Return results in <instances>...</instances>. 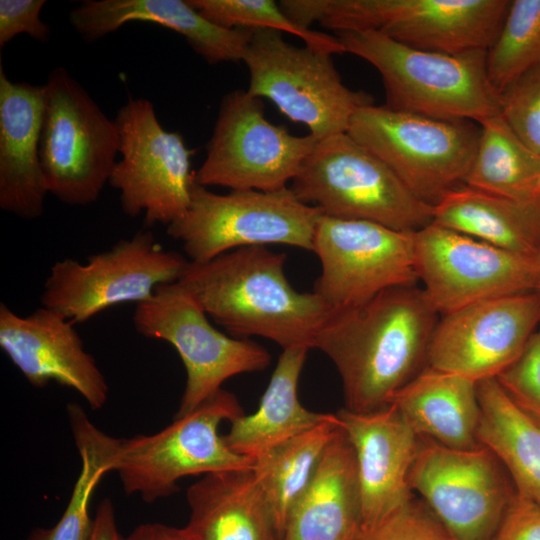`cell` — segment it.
<instances>
[{
    "mask_svg": "<svg viewBox=\"0 0 540 540\" xmlns=\"http://www.w3.org/2000/svg\"><path fill=\"white\" fill-rule=\"evenodd\" d=\"M439 318L416 285L393 287L362 305L331 310L313 348L335 365L345 408L368 413L388 406L427 366Z\"/></svg>",
    "mask_w": 540,
    "mask_h": 540,
    "instance_id": "obj_1",
    "label": "cell"
},
{
    "mask_svg": "<svg viewBox=\"0 0 540 540\" xmlns=\"http://www.w3.org/2000/svg\"><path fill=\"white\" fill-rule=\"evenodd\" d=\"M286 259L267 246L238 248L204 263L188 261L177 282L232 337L312 349L331 309L316 293L293 288Z\"/></svg>",
    "mask_w": 540,
    "mask_h": 540,
    "instance_id": "obj_2",
    "label": "cell"
},
{
    "mask_svg": "<svg viewBox=\"0 0 540 540\" xmlns=\"http://www.w3.org/2000/svg\"><path fill=\"white\" fill-rule=\"evenodd\" d=\"M345 52L379 72L388 108L478 125L500 114L486 67L487 50L442 53L416 49L374 30L337 32Z\"/></svg>",
    "mask_w": 540,
    "mask_h": 540,
    "instance_id": "obj_3",
    "label": "cell"
},
{
    "mask_svg": "<svg viewBox=\"0 0 540 540\" xmlns=\"http://www.w3.org/2000/svg\"><path fill=\"white\" fill-rule=\"evenodd\" d=\"M509 0H282L284 13L311 29L318 21L337 32L378 31L404 45L433 52L487 50Z\"/></svg>",
    "mask_w": 540,
    "mask_h": 540,
    "instance_id": "obj_4",
    "label": "cell"
},
{
    "mask_svg": "<svg viewBox=\"0 0 540 540\" xmlns=\"http://www.w3.org/2000/svg\"><path fill=\"white\" fill-rule=\"evenodd\" d=\"M290 189L322 215L415 232L433 222L418 199L376 155L347 133L318 140Z\"/></svg>",
    "mask_w": 540,
    "mask_h": 540,
    "instance_id": "obj_5",
    "label": "cell"
},
{
    "mask_svg": "<svg viewBox=\"0 0 540 540\" xmlns=\"http://www.w3.org/2000/svg\"><path fill=\"white\" fill-rule=\"evenodd\" d=\"M321 215L289 187L217 194L194 180L187 210L167 226V233L194 263L249 246L282 244L312 251Z\"/></svg>",
    "mask_w": 540,
    "mask_h": 540,
    "instance_id": "obj_6",
    "label": "cell"
},
{
    "mask_svg": "<svg viewBox=\"0 0 540 540\" xmlns=\"http://www.w3.org/2000/svg\"><path fill=\"white\" fill-rule=\"evenodd\" d=\"M381 159L420 200L434 206L464 185L480 126L365 105L346 132Z\"/></svg>",
    "mask_w": 540,
    "mask_h": 540,
    "instance_id": "obj_7",
    "label": "cell"
},
{
    "mask_svg": "<svg viewBox=\"0 0 540 540\" xmlns=\"http://www.w3.org/2000/svg\"><path fill=\"white\" fill-rule=\"evenodd\" d=\"M43 85L40 159L48 193L70 206L93 204L117 162L118 127L65 68L53 69Z\"/></svg>",
    "mask_w": 540,
    "mask_h": 540,
    "instance_id": "obj_8",
    "label": "cell"
},
{
    "mask_svg": "<svg viewBox=\"0 0 540 540\" xmlns=\"http://www.w3.org/2000/svg\"><path fill=\"white\" fill-rule=\"evenodd\" d=\"M241 414L237 397L221 389L154 434L119 439L113 471L123 490L152 503L174 494L185 476L253 469L254 460L233 452L218 433L223 421Z\"/></svg>",
    "mask_w": 540,
    "mask_h": 540,
    "instance_id": "obj_9",
    "label": "cell"
},
{
    "mask_svg": "<svg viewBox=\"0 0 540 540\" xmlns=\"http://www.w3.org/2000/svg\"><path fill=\"white\" fill-rule=\"evenodd\" d=\"M282 34L253 30L243 58L250 75L247 91L272 101L317 140L346 133L354 113L373 104L372 97L343 83L331 54L306 45L297 47Z\"/></svg>",
    "mask_w": 540,
    "mask_h": 540,
    "instance_id": "obj_10",
    "label": "cell"
},
{
    "mask_svg": "<svg viewBox=\"0 0 540 540\" xmlns=\"http://www.w3.org/2000/svg\"><path fill=\"white\" fill-rule=\"evenodd\" d=\"M132 321L140 335L171 344L184 364L186 384L175 417L196 409L229 378L263 371L271 362L262 345L216 329L179 282L158 286L149 299L136 305Z\"/></svg>",
    "mask_w": 540,
    "mask_h": 540,
    "instance_id": "obj_11",
    "label": "cell"
},
{
    "mask_svg": "<svg viewBox=\"0 0 540 540\" xmlns=\"http://www.w3.org/2000/svg\"><path fill=\"white\" fill-rule=\"evenodd\" d=\"M187 263L183 255L164 249L151 231H139L85 263L56 261L44 282L41 304L82 323L114 305L149 299L158 286L177 282Z\"/></svg>",
    "mask_w": 540,
    "mask_h": 540,
    "instance_id": "obj_12",
    "label": "cell"
},
{
    "mask_svg": "<svg viewBox=\"0 0 540 540\" xmlns=\"http://www.w3.org/2000/svg\"><path fill=\"white\" fill-rule=\"evenodd\" d=\"M317 139L292 135L268 121L262 99L247 90L227 93L220 103L206 158L194 172L199 185L273 192L287 188Z\"/></svg>",
    "mask_w": 540,
    "mask_h": 540,
    "instance_id": "obj_13",
    "label": "cell"
},
{
    "mask_svg": "<svg viewBox=\"0 0 540 540\" xmlns=\"http://www.w3.org/2000/svg\"><path fill=\"white\" fill-rule=\"evenodd\" d=\"M114 121L120 159L109 184L119 191L123 213L133 218L143 214L146 226L170 225L188 208L195 150L179 132L163 128L148 99L130 98Z\"/></svg>",
    "mask_w": 540,
    "mask_h": 540,
    "instance_id": "obj_14",
    "label": "cell"
},
{
    "mask_svg": "<svg viewBox=\"0 0 540 540\" xmlns=\"http://www.w3.org/2000/svg\"><path fill=\"white\" fill-rule=\"evenodd\" d=\"M409 472L411 490L455 540H491L515 486L487 447L454 449L419 436Z\"/></svg>",
    "mask_w": 540,
    "mask_h": 540,
    "instance_id": "obj_15",
    "label": "cell"
},
{
    "mask_svg": "<svg viewBox=\"0 0 540 540\" xmlns=\"http://www.w3.org/2000/svg\"><path fill=\"white\" fill-rule=\"evenodd\" d=\"M312 252L321 264L313 292L331 310L359 306L387 289L418 281L414 232L321 215Z\"/></svg>",
    "mask_w": 540,
    "mask_h": 540,
    "instance_id": "obj_16",
    "label": "cell"
},
{
    "mask_svg": "<svg viewBox=\"0 0 540 540\" xmlns=\"http://www.w3.org/2000/svg\"><path fill=\"white\" fill-rule=\"evenodd\" d=\"M415 269L441 315L487 299L536 291L540 259L431 223L414 232Z\"/></svg>",
    "mask_w": 540,
    "mask_h": 540,
    "instance_id": "obj_17",
    "label": "cell"
},
{
    "mask_svg": "<svg viewBox=\"0 0 540 540\" xmlns=\"http://www.w3.org/2000/svg\"><path fill=\"white\" fill-rule=\"evenodd\" d=\"M539 327V291L470 304L440 316L427 366L474 382L496 378L520 356Z\"/></svg>",
    "mask_w": 540,
    "mask_h": 540,
    "instance_id": "obj_18",
    "label": "cell"
},
{
    "mask_svg": "<svg viewBox=\"0 0 540 540\" xmlns=\"http://www.w3.org/2000/svg\"><path fill=\"white\" fill-rule=\"evenodd\" d=\"M0 346L34 387L51 381L77 391L93 409L108 399L109 387L74 323L41 307L20 316L0 304Z\"/></svg>",
    "mask_w": 540,
    "mask_h": 540,
    "instance_id": "obj_19",
    "label": "cell"
},
{
    "mask_svg": "<svg viewBox=\"0 0 540 540\" xmlns=\"http://www.w3.org/2000/svg\"><path fill=\"white\" fill-rule=\"evenodd\" d=\"M336 415L355 453L362 534L414 498L408 476L420 437L392 404L368 413L344 407Z\"/></svg>",
    "mask_w": 540,
    "mask_h": 540,
    "instance_id": "obj_20",
    "label": "cell"
},
{
    "mask_svg": "<svg viewBox=\"0 0 540 540\" xmlns=\"http://www.w3.org/2000/svg\"><path fill=\"white\" fill-rule=\"evenodd\" d=\"M44 85L11 81L0 66V208L24 220L44 213L40 159Z\"/></svg>",
    "mask_w": 540,
    "mask_h": 540,
    "instance_id": "obj_21",
    "label": "cell"
},
{
    "mask_svg": "<svg viewBox=\"0 0 540 540\" xmlns=\"http://www.w3.org/2000/svg\"><path fill=\"white\" fill-rule=\"evenodd\" d=\"M136 21L179 33L209 64L243 61L253 33L209 21L188 0H85L69 13L71 26L88 42Z\"/></svg>",
    "mask_w": 540,
    "mask_h": 540,
    "instance_id": "obj_22",
    "label": "cell"
},
{
    "mask_svg": "<svg viewBox=\"0 0 540 540\" xmlns=\"http://www.w3.org/2000/svg\"><path fill=\"white\" fill-rule=\"evenodd\" d=\"M360 530L356 458L341 427L291 510L280 540H358Z\"/></svg>",
    "mask_w": 540,
    "mask_h": 540,
    "instance_id": "obj_23",
    "label": "cell"
},
{
    "mask_svg": "<svg viewBox=\"0 0 540 540\" xmlns=\"http://www.w3.org/2000/svg\"><path fill=\"white\" fill-rule=\"evenodd\" d=\"M186 498L193 540H279L253 469L206 474Z\"/></svg>",
    "mask_w": 540,
    "mask_h": 540,
    "instance_id": "obj_24",
    "label": "cell"
},
{
    "mask_svg": "<svg viewBox=\"0 0 540 540\" xmlns=\"http://www.w3.org/2000/svg\"><path fill=\"white\" fill-rule=\"evenodd\" d=\"M390 404L419 436L454 449L482 446L477 382L426 366Z\"/></svg>",
    "mask_w": 540,
    "mask_h": 540,
    "instance_id": "obj_25",
    "label": "cell"
},
{
    "mask_svg": "<svg viewBox=\"0 0 540 540\" xmlns=\"http://www.w3.org/2000/svg\"><path fill=\"white\" fill-rule=\"evenodd\" d=\"M309 350L295 347L282 351L257 410L230 421L223 439L233 452L255 461L334 417L308 410L298 399V382Z\"/></svg>",
    "mask_w": 540,
    "mask_h": 540,
    "instance_id": "obj_26",
    "label": "cell"
},
{
    "mask_svg": "<svg viewBox=\"0 0 540 540\" xmlns=\"http://www.w3.org/2000/svg\"><path fill=\"white\" fill-rule=\"evenodd\" d=\"M432 223L540 259V199L516 200L461 185L433 206Z\"/></svg>",
    "mask_w": 540,
    "mask_h": 540,
    "instance_id": "obj_27",
    "label": "cell"
},
{
    "mask_svg": "<svg viewBox=\"0 0 540 540\" xmlns=\"http://www.w3.org/2000/svg\"><path fill=\"white\" fill-rule=\"evenodd\" d=\"M478 440L503 464L516 490L540 506V424L522 411L496 378L477 382Z\"/></svg>",
    "mask_w": 540,
    "mask_h": 540,
    "instance_id": "obj_28",
    "label": "cell"
},
{
    "mask_svg": "<svg viewBox=\"0 0 540 540\" xmlns=\"http://www.w3.org/2000/svg\"><path fill=\"white\" fill-rule=\"evenodd\" d=\"M340 428L335 414L254 461L253 472L279 540L291 510L311 483L326 448Z\"/></svg>",
    "mask_w": 540,
    "mask_h": 540,
    "instance_id": "obj_29",
    "label": "cell"
},
{
    "mask_svg": "<svg viewBox=\"0 0 540 540\" xmlns=\"http://www.w3.org/2000/svg\"><path fill=\"white\" fill-rule=\"evenodd\" d=\"M479 126L476 153L464 185L516 200L540 199V156L500 114Z\"/></svg>",
    "mask_w": 540,
    "mask_h": 540,
    "instance_id": "obj_30",
    "label": "cell"
},
{
    "mask_svg": "<svg viewBox=\"0 0 540 540\" xmlns=\"http://www.w3.org/2000/svg\"><path fill=\"white\" fill-rule=\"evenodd\" d=\"M68 417L81 460V469L68 504L51 528H37L28 540H90L93 521L89 504L101 478L113 471L118 440L99 430L77 404L68 406Z\"/></svg>",
    "mask_w": 540,
    "mask_h": 540,
    "instance_id": "obj_31",
    "label": "cell"
},
{
    "mask_svg": "<svg viewBox=\"0 0 540 540\" xmlns=\"http://www.w3.org/2000/svg\"><path fill=\"white\" fill-rule=\"evenodd\" d=\"M540 64V0L511 1L502 26L486 52L488 78L500 94Z\"/></svg>",
    "mask_w": 540,
    "mask_h": 540,
    "instance_id": "obj_32",
    "label": "cell"
},
{
    "mask_svg": "<svg viewBox=\"0 0 540 540\" xmlns=\"http://www.w3.org/2000/svg\"><path fill=\"white\" fill-rule=\"evenodd\" d=\"M209 21L229 29H272L293 34L306 46L329 54L345 53L337 37L294 23L273 0H188Z\"/></svg>",
    "mask_w": 540,
    "mask_h": 540,
    "instance_id": "obj_33",
    "label": "cell"
},
{
    "mask_svg": "<svg viewBox=\"0 0 540 540\" xmlns=\"http://www.w3.org/2000/svg\"><path fill=\"white\" fill-rule=\"evenodd\" d=\"M500 115L515 134L540 156V64L499 94Z\"/></svg>",
    "mask_w": 540,
    "mask_h": 540,
    "instance_id": "obj_34",
    "label": "cell"
},
{
    "mask_svg": "<svg viewBox=\"0 0 540 540\" xmlns=\"http://www.w3.org/2000/svg\"><path fill=\"white\" fill-rule=\"evenodd\" d=\"M358 540H455L424 502L409 501Z\"/></svg>",
    "mask_w": 540,
    "mask_h": 540,
    "instance_id": "obj_35",
    "label": "cell"
},
{
    "mask_svg": "<svg viewBox=\"0 0 540 540\" xmlns=\"http://www.w3.org/2000/svg\"><path fill=\"white\" fill-rule=\"evenodd\" d=\"M496 380L510 399L540 424V327Z\"/></svg>",
    "mask_w": 540,
    "mask_h": 540,
    "instance_id": "obj_36",
    "label": "cell"
},
{
    "mask_svg": "<svg viewBox=\"0 0 540 540\" xmlns=\"http://www.w3.org/2000/svg\"><path fill=\"white\" fill-rule=\"evenodd\" d=\"M45 0L0 1V48L19 34L46 43L51 37V27L40 18Z\"/></svg>",
    "mask_w": 540,
    "mask_h": 540,
    "instance_id": "obj_37",
    "label": "cell"
},
{
    "mask_svg": "<svg viewBox=\"0 0 540 540\" xmlns=\"http://www.w3.org/2000/svg\"><path fill=\"white\" fill-rule=\"evenodd\" d=\"M491 540H540V506L515 488Z\"/></svg>",
    "mask_w": 540,
    "mask_h": 540,
    "instance_id": "obj_38",
    "label": "cell"
},
{
    "mask_svg": "<svg viewBox=\"0 0 540 540\" xmlns=\"http://www.w3.org/2000/svg\"><path fill=\"white\" fill-rule=\"evenodd\" d=\"M93 521V531L90 540H122L119 533L116 514L110 499L106 498L99 504Z\"/></svg>",
    "mask_w": 540,
    "mask_h": 540,
    "instance_id": "obj_39",
    "label": "cell"
},
{
    "mask_svg": "<svg viewBox=\"0 0 540 540\" xmlns=\"http://www.w3.org/2000/svg\"><path fill=\"white\" fill-rule=\"evenodd\" d=\"M122 540H193L186 529L161 523H145L137 526Z\"/></svg>",
    "mask_w": 540,
    "mask_h": 540,
    "instance_id": "obj_40",
    "label": "cell"
},
{
    "mask_svg": "<svg viewBox=\"0 0 540 540\" xmlns=\"http://www.w3.org/2000/svg\"><path fill=\"white\" fill-rule=\"evenodd\" d=\"M536 291H539V292H540V277H539V280H538V284H537Z\"/></svg>",
    "mask_w": 540,
    "mask_h": 540,
    "instance_id": "obj_41",
    "label": "cell"
}]
</instances>
